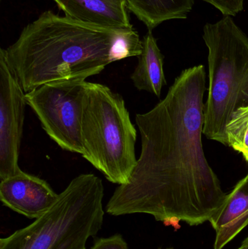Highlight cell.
Instances as JSON below:
<instances>
[{
  "label": "cell",
  "instance_id": "obj_1",
  "mask_svg": "<svg viewBox=\"0 0 248 249\" xmlns=\"http://www.w3.org/2000/svg\"><path fill=\"white\" fill-rule=\"evenodd\" d=\"M203 65L183 70L165 99L135 115L141 151L128 182L106 205L112 216L151 215L165 226H198L222 209L228 194L205 157Z\"/></svg>",
  "mask_w": 248,
  "mask_h": 249
},
{
  "label": "cell",
  "instance_id": "obj_2",
  "mask_svg": "<svg viewBox=\"0 0 248 249\" xmlns=\"http://www.w3.org/2000/svg\"><path fill=\"white\" fill-rule=\"evenodd\" d=\"M119 32L48 10L1 50L26 93L47 83L100 74L111 64V48Z\"/></svg>",
  "mask_w": 248,
  "mask_h": 249
},
{
  "label": "cell",
  "instance_id": "obj_3",
  "mask_svg": "<svg viewBox=\"0 0 248 249\" xmlns=\"http://www.w3.org/2000/svg\"><path fill=\"white\" fill-rule=\"evenodd\" d=\"M103 181L83 174L70 181L53 206L29 226L0 239V249H86L104 219Z\"/></svg>",
  "mask_w": 248,
  "mask_h": 249
},
{
  "label": "cell",
  "instance_id": "obj_4",
  "mask_svg": "<svg viewBox=\"0 0 248 249\" xmlns=\"http://www.w3.org/2000/svg\"><path fill=\"white\" fill-rule=\"evenodd\" d=\"M203 39L209 70L203 134L228 146L229 121L248 107V37L231 16H224L204 26Z\"/></svg>",
  "mask_w": 248,
  "mask_h": 249
},
{
  "label": "cell",
  "instance_id": "obj_5",
  "mask_svg": "<svg viewBox=\"0 0 248 249\" xmlns=\"http://www.w3.org/2000/svg\"><path fill=\"white\" fill-rule=\"evenodd\" d=\"M81 136L82 156L108 181L126 184L138 162L137 130L120 94L105 85L87 82Z\"/></svg>",
  "mask_w": 248,
  "mask_h": 249
},
{
  "label": "cell",
  "instance_id": "obj_6",
  "mask_svg": "<svg viewBox=\"0 0 248 249\" xmlns=\"http://www.w3.org/2000/svg\"><path fill=\"white\" fill-rule=\"evenodd\" d=\"M87 82L62 80L43 85L25 94L48 136L63 150L83 155L81 127Z\"/></svg>",
  "mask_w": 248,
  "mask_h": 249
},
{
  "label": "cell",
  "instance_id": "obj_7",
  "mask_svg": "<svg viewBox=\"0 0 248 249\" xmlns=\"http://www.w3.org/2000/svg\"><path fill=\"white\" fill-rule=\"evenodd\" d=\"M24 90L0 51V178L20 172L19 152L26 104Z\"/></svg>",
  "mask_w": 248,
  "mask_h": 249
},
{
  "label": "cell",
  "instance_id": "obj_8",
  "mask_svg": "<svg viewBox=\"0 0 248 249\" xmlns=\"http://www.w3.org/2000/svg\"><path fill=\"white\" fill-rule=\"evenodd\" d=\"M58 195L46 181L23 171L1 179L0 183L2 204L29 219H36L46 213Z\"/></svg>",
  "mask_w": 248,
  "mask_h": 249
},
{
  "label": "cell",
  "instance_id": "obj_9",
  "mask_svg": "<svg viewBox=\"0 0 248 249\" xmlns=\"http://www.w3.org/2000/svg\"><path fill=\"white\" fill-rule=\"evenodd\" d=\"M65 16L114 30L133 29L126 0H52Z\"/></svg>",
  "mask_w": 248,
  "mask_h": 249
},
{
  "label": "cell",
  "instance_id": "obj_10",
  "mask_svg": "<svg viewBox=\"0 0 248 249\" xmlns=\"http://www.w3.org/2000/svg\"><path fill=\"white\" fill-rule=\"evenodd\" d=\"M215 231L214 249H222L248 225V174L228 194L222 209L210 221Z\"/></svg>",
  "mask_w": 248,
  "mask_h": 249
},
{
  "label": "cell",
  "instance_id": "obj_11",
  "mask_svg": "<svg viewBox=\"0 0 248 249\" xmlns=\"http://www.w3.org/2000/svg\"><path fill=\"white\" fill-rule=\"evenodd\" d=\"M142 41V53L138 57V64L131 74V80L134 87L140 91L149 92L160 98L163 86L167 85L163 68L164 55L152 31H148Z\"/></svg>",
  "mask_w": 248,
  "mask_h": 249
},
{
  "label": "cell",
  "instance_id": "obj_12",
  "mask_svg": "<svg viewBox=\"0 0 248 249\" xmlns=\"http://www.w3.org/2000/svg\"><path fill=\"white\" fill-rule=\"evenodd\" d=\"M129 11L152 31L167 20L185 19L195 0H126Z\"/></svg>",
  "mask_w": 248,
  "mask_h": 249
},
{
  "label": "cell",
  "instance_id": "obj_13",
  "mask_svg": "<svg viewBox=\"0 0 248 249\" xmlns=\"http://www.w3.org/2000/svg\"><path fill=\"white\" fill-rule=\"evenodd\" d=\"M227 136L228 146L248 162V107L234 112L227 125Z\"/></svg>",
  "mask_w": 248,
  "mask_h": 249
},
{
  "label": "cell",
  "instance_id": "obj_14",
  "mask_svg": "<svg viewBox=\"0 0 248 249\" xmlns=\"http://www.w3.org/2000/svg\"><path fill=\"white\" fill-rule=\"evenodd\" d=\"M143 51V41L134 29L119 31L110 51L111 64L130 57H138Z\"/></svg>",
  "mask_w": 248,
  "mask_h": 249
},
{
  "label": "cell",
  "instance_id": "obj_15",
  "mask_svg": "<svg viewBox=\"0 0 248 249\" xmlns=\"http://www.w3.org/2000/svg\"><path fill=\"white\" fill-rule=\"evenodd\" d=\"M218 9L224 16H235L244 7L245 0H203Z\"/></svg>",
  "mask_w": 248,
  "mask_h": 249
},
{
  "label": "cell",
  "instance_id": "obj_16",
  "mask_svg": "<svg viewBox=\"0 0 248 249\" xmlns=\"http://www.w3.org/2000/svg\"><path fill=\"white\" fill-rule=\"evenodd\" d=\"M90 249H129L128 244L120 234L109 238H98Z\"/></svg>",
  "mask_w": 248,
  "mask_h": 249
},
{
  "label": "cell",
  "instance_id": "obj_17",
  "mask_svg": "<svg viewBox=\"0 0 248 249\" xmlns=\"http://www.w3.org/2000/svg\"><path fill=\"white\" fill-rule=\"evenodd\" d=\"M237 249H248V236L242 243V245L240 246V248Z\"/></svg>",
  "mask_w": 248,
  "mask_h": 249
}]
</instances>
